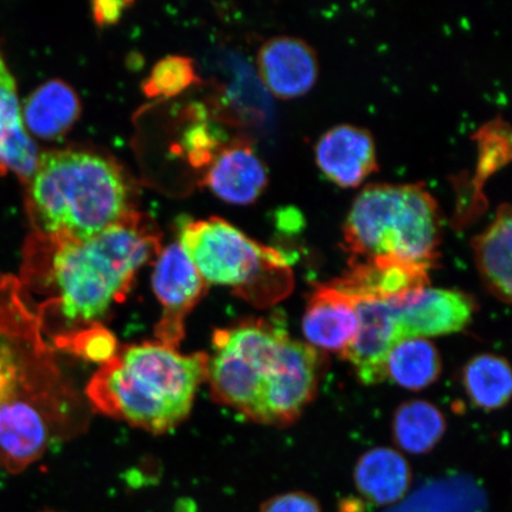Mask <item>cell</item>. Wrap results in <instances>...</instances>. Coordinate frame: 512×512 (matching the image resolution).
<instances>
[{
  "label": "cell",
  "mask_w": 512,
  "mask_h": 512,
  "mask_svg": "<svg viewBox=\"0 0 512 512\" xmlns=\"http://www.w3.org/2000/svg\"><path fill=\"white\" fill-rule=\"evenodd\" d=\"M262 83L279 99H297L311 91L319 75V62L309 43L290 36L273 37L258 53Z\"/></svg>",
  "instance_id": "11"
},
{
  "label": "cell",
  "mask_w": 512,
  "mask_h": 512,
  "mask_svg": "<svg viewBox=\"0 0 512 512\" xmlns=\"http://www.w3.org/2000/svg\"><path fill=\"white\" fill-rule=\"evenodd\" d=\"M182 146L192 165L210 164L221 150L219 133L209 124H195L185 132Z\"/></svg>",
  "instance_id": "24"
},
{
  "label": "cell",
  "mask_w": 512,
  "mask_h": 512,
  "mask_svg": "<svg viewBox=\"0 0 512 512\" xmlns=\"http://www.w3.org/2000/svg\"><path fill=\"white\" fill-rule=\"evenodd\" d=\"M27 210L35 233L86 240L130 213L123 171L98 153L44 152L28 182Z\"/></svg>",
  "instance_id": "5"
},
{
  "label": "cell",
  "mask_w": 512,
  "mask_h": 512,
  "mask_svg": "<svg viewBox=\"0 0 512 512\" xmlns=\"http://www.w3.org/2000/svg\"><path fill=\"white\" fill-rule=\"evenodd\" d=\"M81 102L66 82L51 80L31 93L23 108L25 128L42 139L64 136L79 119Z\"/></svg>",
  "instance_id": "17"
},
{
  "label": "cell",
  "mask_w": 512,
  "mask_h": 512,
  "mask_svg": "<svg viewBox=\"0 0 512 512\" xmlns=\"http://www.w3.org/2000/svg\"><path fill=\"white\" fill-rule=\"evenodd\" d=\"M386 380L401 388L421 390L439 379V351L426 338H408L395 344L386 360Z\"/></svg>",
  "instance_id": "19"
},
{
  "label": "cell",
  "mask_w": 512,
  "mask_h": 512,
  "mask_svg": "<svg viewBox=\"0 0 512 512\" xmlns=\"http://www.w3.org/2000/svg\"><path fill=\"white\" fill-rule=\"evenodd\" d=\"M441 226L438 202L424 185H369L344 222V247L351 262L393 260L432 268Z\"/></svg>",
  "instance_id": "6"
},
{
  "label": "cell",
  "mask_w": 512,
  "mask_h": 512,
  "mask_svg": "<svg viewBox=\"0 0 512 512\" xmlns=\"http://www.w3.org/2000/svg\"><path fill=\"white\" fill-rule=\"evenodd\" d=\"M207 185L221 200L249 204L258 200L268 183L266 165L245 142L221 147L206 178Z\"/></svg>",
  "instance_id": "14"
},
{
  "label": "cell",
  "mask_w": 512,
  "mask_h": 512,
  "mask_svg": "<svg viewBox=\"0 0 512 512\" xmlns=\"http://www.w3.org/2000/svg\"><path fill=\"white\" fill-rule=\"evenodd\" d=\"M194 63L189 57L168 56L160 60L144 82L149 98H171L198 82Z\"/></svg>",
  "instance_id": "22"
},
{
  "label": "cell",
  "mask_w": 512,
  "mask_h": 512,
  "mask_svg": "<svg viewBox=\"0 0 512 512\" xmlns=\"http://www.w3.org/2000/svg\"><path fill=\"white\" fill-rule=\"evenodd\" d=\"M316 163L331 182L357 188L377 170L376 146L362 127L338 125L325 132L315 147Z\"/></svg>",
  "instance_id": "12"
},
{
  "label": "cell",
  "mask_w": 512,
  "mask_h": 512,
  "mask_svg": "<svg viewBox=\"0 0 512 512\" xmlns=\"http://www.w3.org/2000/svg\"><path fill=\"white\" fill-rule=\"evenodd\" d=\"M56 342L59 347L69 348L92 361L105 363L115 355L114 337L98 325L79 335L57 338Z\"/></svg>",
  "instance_id": "23"
},
{
  "label": "cell",
  "mask_w": 512,
  "mask_h": 512,
  "mask_svg": "<svg viewBox=\"0 0 512 512\" xmlns=\"http://www.w3.org/2000/svg\"><path fill=\"white\" fill-rule=\"evenodd\" d=\"M445 431V416L431 402L408 401L402 403L394 414V441L407 453L418 456L432 451Z\"/></svg>",
  "instance_id": "20"
},
{
  "label": "cell",
  "mask_w": 512,
  "mask_h": 512,
  "mask_svg": "<svg viewBox=\"0 0 512 512\" xmlns=\"http://www.w3.org/2000/svg\"><path fill=\"white\" fill-rule=\"evenodd\" d=\"M412 479L407 459L388 447H376L364 453L354 470L358 494L377 507L401 502L411 488Z\"/></svg>",
  "instance_id": "16"
},
{
  "label": "cell",
  "mask_w": 512,
  "mask_h": 512,
  "mask_svg": "<svg viewBox=\"0 0 512 512\" xmlns=\"http://www.w3.org/2000/svg\"><path fill=\"white\" fill-rule=\"evenodd\" d=\"M213 349L211 394L259 424H292L317 392L322 355L266 320L216 331Z\"/></svg>",
  "instance_id": "3"
},
{
  "label": "cell",
  "mask_w": 512,
  "mask_h": 512,
  "mask_svg": "<svg viewBox=\"0 0 512 512\" xmlns=\"http://www.w3.org/2000/svg\"><path fill=\"white\" fill-rule=\"evenodd\" d=\"M37 162V147L23 124L14 75L0 54V176L11 170L28 183Z\"/></svg>",
  "instance_id": "15"
},
{
  "label": "cell",
  "mask_w": 512,
  "mask_h": 512,
  "mask_svg": "<svg viewBox=\"0 0 512 512\" xmlns=\"http://www.w3.org/2000/svg\"><path fill=\"white\" fill-rule=\"evenodd\" d=\"M67 394L19 279L0 274V471L18 475L48 450Z\"/></svg>",
  "instance_id": "2"
},
{
  "label": "cell",
  "mask_w": 512,
  "mask_h": 512,
  "mask_svg": "<svg viewBox=\"0 0 512 512\" xmlns=\"http://www.w3.org/2000/svg\"><path fill=\"white\" fill-rule=\"evenodd\" d=\"M160 253L152 221L130 211L86 240L35 233L25 246L24 290L50 292L34 307L38 319L56 312L64 323L94 326L124 299L137 272Z\"/></svg>",
  "instance_id": "1"
},
{
  "label": "cell",
  "mask_w": 512,
  "mask_h": 512,
  "mask_svg": "<svg viewBox=\"0 0 512 512\" xmlns=\"http://www.w3.org/2000/svg\"><path fill=\"white\" fill-rule=\"evenodd\" d=\"M357 335L343 352L364 384L386 381V360L395 344L402 341L392 304L388 299H364L357 302Z\"/></svg>",
  "instance_id": "10"
},
{
  "label": "cell",
  "mask_w": 512,
  "mask_h": 512,
  "mask_svg": "<svg viewBox=\"0 0 512 512\" xmlns=\"http://www.w3.org/2000/svg\"><path fill=\"white\" fill-rule=\"evenodd\" d=\"M259 512H322V508L315 497L293 491L268 498Z\"/></svg>",
  "instance_id": "25"
},
{
  "label": "cell",
  "mask_w": 512,
  "mask_h": 512,
  "mask_svg": "<svg viewBox=\"0 0 512 512\" xmlns=\"http://www.w3.org/2000/svg\"><path fill=\"white\" fill-rule=\"evenodd\" d=\"M511 208L499 207L495 220L473 240L477 270L484 285L505 304L511 303Z\"/></svg>",
  "instance_id": "18"
},
{
  "label": "cell",
  "mask_w": 512,
  "mask_h": 512,
  "mask_svg": "<svg viewBox=\"0 0 512 512\" xmlns=\"http://www.w3.org/2000/svg\"><path fill=\"white\" fill-rule=\"evenodd\" d=\"M209 356L183 355L159 342L130 345L102 363L87 395L101 413L153 433H164L189 415L208 376Z\"/></svg>",
  "instance_id": "4"
},
{
  "label": "cell",
  "mask_w": 512,
  "mask_h": 512,
  "mask_svg": "<svg viewBox=\"0 0 512 512\" xmlns=\"http://www.w3.org/2000/svg\"><path fill=\"white\" fill-rule=\"evenodd\" d=\"M388 300L402 341L456 334L471 323L475 313L469 296L444 288L424 286Z\"/></svg>",
  "instance_id": "9"
},
{
  "label": "cell",
  "mask_w": 512,
  "mask_h": 512,
  "mask_svg": "<svg viewBox=\"0 0 512 512\" xmlns=\"http://www.w3.org/2000/svg\"><path fill=\"white\" fill-rule=\"evenodd\" d=\"M131 2H110V0H102V2H94L92 4L93 17L99 27H106L117 23L127 6H131Z\"/></svg>",
  "instance_id": "26"
},
{
  "label": "cell",
  "mask_w": 512,
  "mask_h": 512,
  "mask_svg": "<svg viewBox=\"0 0 512 512\" xmlns=\"http://www.w3.org/2000/svg\"><path fill=\"white\" fill-rule=\"evenodd\" d=\"M44 512H56V511H44Z\"/></svg>",
  "instance_id": "27"
},
{
  "label": "cell",
  "mask_w": 512,
  "mask_h": 512,
  "mask_svg": "<svg viewBox=\"0 0 512 512\" xmlns=\"http://www.w3.org/2000/svg\"><path fill=\"white\" fill-rule=\"evenodd\" d=\"M178 243L208 285L233 287L256 302L283 297L292 286L285 254L220 217L182 222Z\"/></svg>",
  "instance_id": "7"
},
{
  "label": "cell",
  "mask_w": 512,
  "mask_h": 512,
  "mask_svg": "<svg viewBox=\"0 0 512 512\" xmlns=\"http://www.w3.org/2000/svg\"><path fill=\"white\" fill-rule=\"evenodd\" d=\"M465 392L473 405L484 411H496L510 400L511 370L501 356L482 354L473 357L464 369Z\"/></svg>",
  "instance_id": "21"
},
{
  "label": "cell",
  "mask_w": 512,
  "mask_h": 512,
  "mask_svg": "<svg viewBox=\"0 0 512 512\" xmlns=\"http://www.w3.org/2000/svg\"><path fill=\"white\" fill-rule=\"evenodd\" d=\"M358 326L356 299L335 281L313 291L303 318L304 336L312 348L343 354L354 342Z\"/></svg>",
  "instance_id": "13"
},
{
  "label": "cell",
  "mask_w": 512,
  "mask_h": 512,
  "mask_svg": "<svg viewBox=\"0 0 512 512\" xmlns=\"http://www.w3.org/2000/svg\"><path fill=\"white\" fill-rule=\"evenodd\" d=\"M152 287L163 313L156 326L158 342L177 349L185 334V318L200 303L208 284L181 245L172 243L157 256Z\"/></svg>",
  "instance_id": "8"
}]
</instances>
